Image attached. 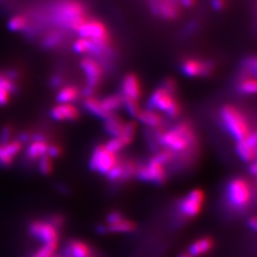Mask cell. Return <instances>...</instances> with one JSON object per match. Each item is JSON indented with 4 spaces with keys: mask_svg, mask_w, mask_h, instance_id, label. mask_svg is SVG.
Here are the masks:
<instances>
[{
    "mask_svg": "<svg viewBox=\"0 0 257 257\" xmlns=\"http://www.w3.org/2000/svg\"><path fill=\"white\" fill-rule=\"evenodd\" d=\"M248 226L253 230H256L257 229V219L255 216H252L249 220H248Z\"/></svg>",
    "mask_w": 257,
    "mask_h": 257,
    "instance_id": "obj_45",
    "label": "cell"
},
{
    "mask_svg": "<svg viewBox=\"0 0 257 257\" xmlns=\"http://www.w3.org/2000/svg\"><path fill=\"white\" fill-rule=\"evenodd\" d=\"M211 4L215 11H222L226 6V0H211Z\"/></svg>",
    "mask_w": 257,
    "mask_h": 257,
    "instance_id": "obj_42",
    "label": "cell"
},
{
    "mask_svg": "<svg viewBox=\"0 0 257 257\" xmlns=\"http://www.w3.org/2000/svg\"><path fill=\"white\" fill-rule=\"evenodd\" d=\"M195 141L193 131L188 125L181 124L170 128L158 137V142L167 151L182 153L192 147Z\"/></svg>",
    "mask_w": 257,
    "mask_h": 257,
    "instance_id": "obj_1",
    "label": "cell"
},
{
    "mask_svg": "<svg viewBox=\"0 0 257 257\" xmlns=\"http://www.w3.org/2000/svg\"><path fill=\"white\" fill-rule=\"evenodd\" d=\"M123 98L138 101L141 95V85L139 79L135 74H128L122 81Z\"/></svg>",
    "mask_w": 257,
    "mask_h": 257,
    "instance_id": "obj_14",
    "label": "cell"
},
{
    "mask_svg": "<svg viewBox=\"0 0 257 257\" xmlns=\"http://www.w3.org/2000/svg\"><path fill=\"white\" fill-rule=\"evenodd\" d=\"M248 146L252 148V149H255L256 150V144H257V137L256 133L255 132H250L248 135V137L244 139Z\"/></svg>",
    "mask_w": 257,
    "mask_h": 257,
    "instance_id": "obj_39",
    "label": "cell"
},
{
    "mask_svg": "<svg viewBox=\"0 0 257 257\" xmlns=\"http://www.w3.org/2000/svg\"><path fill=\"white\" fill-rule=\"evenodd\" d=\"M65 255L69 257H90L91 250L83 242L73 241L69 244Z\"/></svg>",
    "mask_w": 257,
    "mask_h": 257,
    "instance_id": "obj_21",
    "label": "cell"
},
{
    "mask_svg": "<svg viewBox=\"0 0 257 257\" xmlns=\"http://www.w3.org/2000/svg\"><path fill=\"white\" fill-rule=\"evenodd\" d=\"M104 147L106 148L111 154L116 155L123 148L125 147V145H124L123 142L120 140L119 138H111V139H110V140L104 145Z\"/></svg>",
    "mask_w": 257,
    "mask_h": 257,
    "instance_id": "obj_32",
    "label": "cell"
},
{
    "mask_svg": "<svg viewBox=\"0 0 257 257\" xmlns=\"http://www.w3.org/2000/svg\"><path fill=\"white\" fill-rule=\"evenodd\" d=\"M80 67L87 78V86L95 88V86L101 80L103 74L101 66L95 59L87 56L80 61Z\"/></svg>",
    "mask_w": 257,
    "mask_h": 257,
    "instance_id": "obj_12",
    "label": "cell"
},
{
    "mask_svg": "<svg viewBox=\"0 0 257 257\" xmlns=\"http://www.w3.org/2000/svg\"><path fill=\"white\" fill-rule=\"evenodd\" d=\"M29 20L26 17L18 15L13 17L8 22V29L12 32H21L28 27Z\"/></svg>",
    "mask_w": 257,
    "mask_h": 257,
    "instance_id": "obj_27",
    "label": "cell"
},
{
    "mask_svg": "<svg viewBox=\"0 0 257 257\" xmlns=\"http://www.w3.org/2000/svg\"><path fill=\"white\" fill-rule=\"evenodd\" d=\"M51 84H52V86L55 87V88L60 87L61 84H62V78H61L60 76H58V75H55V76H54V77L52 78Z\"/></svg>",
    "mask_w": 257,
    "mask_h": 257,
    "instance_id": "obj_43",
    "label": "cell"
},
{
    "mask_svg": "<svg viewBox=\"0 0 257 257\" xmlns=\"http://www.w3.org/2000/svg\"><path fill=\"white\" fill-rule=\"evenodd\" d=\"M38 170L42 175H50L53 171V159L47 155L40 157L38 159Z\"/></svg>",
    "mask_w": 257,
    "mask_h": 257,
    "instance_id": "obj_30",
    "label": "cell"
},
{
    "mask_svg": "<svg viewBox=\"0 0 257 257\" xmlns=\"http://www.w3.org/2000/svg\"><path fill=\"white\" fill-rule=\"evenodd\" d=\"M124 98L122 95L119 94H113L110 95L103 100L100 101L101 103L102 109L108 114H112L114 110H118L120 107L123 105Z\"/></svg>",
    "mask_w": 257,
    "mask_h": 257,
    "instance_id": "obj_22",
    "label": "cell"
},
{
    "mask_svg": "<svg viewBox=\"0 0 257 257\" xmlns=\"http://www.w3.org/2000/svg\"><path fill=\"white\" fill-rule=\"evenodd\" d=\"M227 196L230 205L236 209L245 208L251 198V190L248 182L242 178L231 180L227 187Z\"/></svg>",
    "mask_w": 257,
    "mask_h": 257,
    "instance_id": "obj_5",
    "label": "cell"
},
{
    "mask_svg": "<svg viewBox=\"0 0 257 257\" xmlns=\"http://www.w3.org/2000/svg\"><path fill=\"white\" fill-rule=\"evenodd\" d=\"M179 113H180V106H179V104L177 103V101L175 102L174 105L169 110H167V112H166V114L169 117H171V118L177 117L179 115Z\"/></svg>",
    "mask_w": 257,
    "mask_h": 257,
    "instance_id": "obj_37",
    "label": "cell"
},
{
    "mask_svg": "<svg viewBox=\"0 0 257 257\" xmlns=\"http://www.w3.org/2000/svg\"><path fill=\"white\" fill-rule=\"evenodd\" d=\"M205 195L201 190L195 189L188 193L179 205V210L186 217H194L202 210Z\"/></svg>",
    "mask_w": 257,
    "mask_h": 257,
    "instance_id": "obj_8",
    "label": "cell"
},
{
    "mask_svg": "<svg viewBox=\"0 0 257 257\" xmlns=\"http://www.w3.org/2000/svg\"><path fill=\"white\" fill-rule=\"evenodd\" d=\"M138 119L144 125L151 128H157L162 124V117L156 110H140L138 115Z\"/></svg>",
    "mask_w": 257,
    "mask_h": 257,
    "instance_id": "obj_17",
    "label": "cell"
},
{
    "mask_svg": "<svg viewBox=\"0 0 257 257\" xmlns=\"http://www.w3.org/2000/svg\"><path fill=\"white\" fill-rule=\"evenodd\" d=\"M123 105H124V107H125V109L127 110V112H128L130 116L138 117V113L141 110L140 108H139L138 101L131 100V99H125L124 98Z\"/></svg>",
    "mask_w": 257,
    "mask_h": 257,
    "instance_id": "obj_33",
    "label": "cell"
},
{
    "mask_svg": "<svg viewBox=\"0 0 257 257\" xmlns=\"http://www.w3.org/2000/svg\"><path fill=\"white\" fill-rule=\"evenodd\" d=\"M87 9L76 0H67L60 3L55 9V21L62 27L76 31L85 20H87Z\"/></svg>",
    "mask_w": 257,
    "mask_h": 257,
    "instance_id": "obj_2",
    "label": "cell"
},
{
    "mask_svg": "<svg viewBox=\"0 0 257 257\" xmlns=\"http://www.w3.org/2000/svg\"><path fill=\"white\" fill-rule=\"evenodd\" d=\"M240 92L244 94H254L257 91V83L254 77L243 79L238 86Z\"/></svg>",
    "mask_w": 257,
    "mask_h": 257,
    "instance_id": "obj_28",
    "label": "cell"
},
{
    "mask_svg": "<svg viewBox=\"0 0 257 257\" xmlns=\"http://www.w3.org/2000/svg\"><path fill=\"white\" fill-rule=\"evenodd\" d=\"M107 229L110 232H130L136 229V225L134 222L123 218L114 224L107 225Z\"/></svg>",
    "mask_w": 257,
    "mask_h": 257,
    "instance_id": "obj_26",
    "label": "cell"
},
{
    "mask_svg": "<svg viewBox=\"0 0 257 257\" xmlns=\"http://www.w3.org/2000/svg\"><path fill=\"white\" fill-rule=\"evenodd\" d=\"M179 257H192L191 256V255H189V254H188V253H186V254H181V255H180V256Z\"/></svg>",
    "mask_w": 257,
    "mask_h": 257,
    "instance_id": "obj_48",
    "label": "cell"
},
{
    "mask_svg": "<svg viewBox=\"0 0 257 257\" xmlns=\"http://www.w3.org/2000/svg\"><path fill=\"white\" fill-rule=\"evenodd\" d=\"M235 151L244 162H251L255 158V149L248 146L245 140L238 141L235 144Z\"/></svg>",
    "mask_w": 257,
    "mask_h": 257,
    "instance_id": "obj_23",
    "label": "cell"
},
{
    "mask_svg": "<svg viewBox=\"0 0 257 257\" xmlns=\"http://www.w3.org/2000/svg\"><path fill=\"white\" fill-rule=\"evenodd\" d=\"M175 102H176V100L174 97V92L168 91L163 86L156 89V91L153 92L148 102V107L149 110H160L167 112V110L174 105Z\"/></svg>",
    "mask_w": 257,
    "mask_h": 257,
    "instance_id": "obj_10",
    "label": "cell"
},
{
    "mask_svg": "<svg viewBox=\"0 0 257 257\" xmlns=\"http://www.w3.org/2000/svg\"><path fill=\"white\" fill-rule=\"evenodd\" d=\"M61 154V150L60 148L56 145H49L48 148V152H47V156H50L52 159L58 157Z\"/></svg>",
    "mask_w": 257,
    "mask_h": 257,
    "instance_id": "obj_40",
    "label": "cell"
},
{
    "mask_svg": "<svg viewBox=\"0 0 257 257\" xmlns=\"http://www.w3.org/2000/svg\"><path fill=\"white\" fill-rule=\"evenodd\" d=\"M105 120V131L111 138H119L124 127V122L116 115L110 114Z\"/></svg>",
    "mask_w": 257,
    "mask_h": 257,
    "instance_id": "obj_20",
    "label": "cell"
},
{
    "mask_svg": "<svg viewBox=\"0 0 257 257\" xmlns=\"http://www.w3.org/2000/svg\"><path fill=\"white\" fill-rule=\"evenodd\" d=\"M49 144L46 140L42 141H31L28 146L26 155L31 161L38 160L40 157L47 155Z\"/></svg>",
    "mask_w": 257,
    "mask_h": 257,
    "instance_id": "obj_16",
    "label": "cell"
},
{
    "mask_svg": "<svg viewBox=\"0 0 257 257\" xmlns=\"http://www.w3.org/2000/svg\"><path fill=\"white\" fill-rule=\"evenodd\" d=\"M73 49L76 54H91L96 56H102L109 53L110 45L102 44L87 38H79L74 42Z\"/></svg>",
    "mask_w": 257,
    "mask_h": 257,
    "instance_id": "obj_11",
    "label": "cell"
},
{
    "mask_svg": "<svg viewBox=\"0 0 257 257\" xmlns=\"http://www.w3.org/2000/svg\"><path fill=\"white\" fill-rule=\"evenodd\" d=\"M220 117L225 128L236 142L244 140L250 133L246 117L235 107L224 106L220 110Z\"/></svg>",
    "mask_w": 257,
    "mask_h": 257,
    "instance_id": "obj_3",
    "label": "cell"
},
{
    "mask_svg": "<svg viewBox=\"0 0 257 257\" xmlns=\"http://www.w3.org/2000/svg\"><path fill=\"white\" fill-rule=\"evenodd\" d=\"M84 106H85L87 110H89L92 114H93L96 117H99L102 119H106L110 115V114L106 113L104 110L102 109L100 100H97L96 98H94L92 96L86 98V100L84 102Z\"/></svg>",
    "mask_w": 257,
    "mask_h": 257,
    "instance_id": "obj_24",
    "label": "cell"
},
{
    "mask_svg": "<svg viewBox=\"0 0 257 257\" xmlns=\"http://www.w3.org/2000/svg\"><path fill=\"white\" fill-rule=\"evenodd\" d=\"M136 133H137V124L134 121L125 123L120 135V140L123 142L125 146H128L133 142L134 138L136 137Z\"/></svg>",
    "mask_w": 257,
    "mask_h": 257,
    "instance_id": "obj_25",
    "label": "cell"
},
{
    "mask_svg": "<svg viewBox=\"0 0 257 257\" xmlns=\"http://www.w3.org/2000/svg\"><path fill=\"white\" fill-rule=\"evenodd\" d=\"M107 231H108V229H107V226H105V225H99L97 227V232H99V233H106Z\"/></svg>",
    "mask_w": 257,
    "mask_h": 257,
    "instance_id": "obj_46",
    "label": "cell"
},
{
    "mask_svg": "<svg viewBox=\"0 0 257 257\" xmlns=\"http://www.w3.org/2000/svg\"><path fill=\"white\" fill-rule=\"evenodd\" d=\"M30 233L40 240L44 245H57L58 244V231L51 222L34 221L29 225Z\"/></svg>",
    "mask_w": 257,
    "mask_h": 257,
    "instance_id": "obj_7",
    "label": "cell"
},
{
    "mask_svg": "<svg viewBox=\"0 0 257 257\" xmlns=\"http://www.w3.org/2000/svg\"><path fill=\"white\" fill-rule=\"evenodd\" d=\"M116 163V155L111 154L103 145L95 148L92 152L90 159V168L100 175H106Z\"/></svg>",
    "mask_w": 257,
    "mask_h": 257,
    "instance_id": "obj_6",
    "label": "cell"
},
{
    "mask_svg": "<svg viewBox=\"0 0 257 257\" xmlns=\"http://www.w3.org/2000/svg\"><path fill=\"white\" fill-rule=\"evenodd\" d=\"M178 1L186 8H192L195 5V2H196V0H178Z\"/></svg>",
    "mask_w": 257,
    "mask_h": 257,
    "instance_id": "obj_44",
    "label": "cell"
},
{
    "mask_svg": "<svg viewBox=\"0 0 257 257\" xmlns=\"http://www.w3.org/2000/svg\"><path fill=\"white\" fill-rule=\"evenodd\" d=\"M57 245H44L40 249H38L37 253L32 257H54L55 249Z\"/></svg>",
    "mask_w": 257,
    "mask_h": 257,
    "instance_id": "obj_34",
    "label": "cell"
},
{
    "mask_svg": "<svg viewBox=\"0 0 257 257\" xmlns=\"http://www.w3.org/2000/svg\"><path fill=\"white\" fill-rule=\"evenodd\" d=\"M51 116L56 121H74L79 116V110L73 104H58L51 110Z\"/></svg>",
    "mask_w": 257,
    "mask_h": 257,
    "instance_id": "obj_15",
    "label": "cell"
},
{
    "mask_svg": "<svg viewBox=\"0 0 257 257\" xmlns=\"http://www.w3.org/2000/svg\"><path fill=\"white\" fill-rule=\"evenodd\" d=\"M79 90L74 86H66L56 95V100L59 104H72L79 97Z\"/></svg>",
    "mask_w": 257,
    "mask_h": 257,
    "instance_id": "obj_19",
    "label": "cell"
},
{
    "mask_svg": "<svg viewBox=\"0 0 257 257\" xmlns=\"http://www.w3.org/2000/svg\"><path fill=\"white\" fill-rule=\"evenodd\" d=\"M14 160L15 158L10 156L4 150L3 146L0 144V166L4 168H8L14 163Z\"/></svg>",
    "mask_w": 257,
    "mask_h": 257,
    "instance_id": "obj_35",
    "label": "cell"
},
{
    "mask_svg": "<svg viewBox=\"0 0 257 257\" xmlns=\"http://www.w3.org/2000/svg\"><path fill=\"white\" fill-rule=\"evenodd\" d=\"M62 40H63V36L60 33L55 32L53 34H50L49 36L45 37L43 44L48 49H52V48L58 46L62 42Z\"/></svg>",
    "mask_w": 257,
    "mask_h": 257,
    "instance_id": "obj_31",
    "label": "cell"
},
{
    "mask_svg": "<svg viewBox=\"0 0 257 257\" xmlns=\"http://www.w3.org/2000/svg\"><path fill=\"white\" fill-rule=\"evenodd\" d=\"M80 38L91 39L102 44L110 45V37L105 24L96 19H87L75 31Z\"/></svg>",
    "mask_w": 257,
    "mask_h": 257,
    "instance_id": "obj_4",
    "label": "cell"
},
{
    "mask_svg": "<svg viewBox=\"0 0 257 257\" xmlns=\"http://www.w3.org/2000/svg\"><path fill=\"white\" fill-rule=\"evenodd\" d=\"M0 88L8 91L11 94H18L19 92V88L17 82L11 80L4 73H0Z\"/></svg>",
    "mask_w": 257,
    "mask_h": 257,
    "instance_id": "obj_29",
    "label": "cell"
},
{
    "mask_svg": "<svg viewBox=\"0 0 257 257\" xmlns=\"http://www.w3.org/2000/svg\"><path fill=\"white\" fill-rule=\"evenodd\" d=\"M12 136H13V128L9 125L4 126L1 130V133H0V142H1V144H5V143H8L9 141H11Z\"/></svg>",
    "mask_w": 257,
    "mask_h": 257,
    "instance_id": "obj_36",
    "label": "cell"
},
{
    "mask_svg": "<svg viewBox=\"0 0 257 257\" xmlns=\"http://www.w3.org/2000/svg\"><path fill=\"white\" fill-rule=\"evenodd\" d=\"M249 171H250V173L252 174L253 175H256L257 172V165L255 162H253L251 166H250V169H249Z\"/></svg>",
    "mask_w": 257,
    "mask_h": 257,
    "instance_id": "obj_47",
    "label": "cell"
},
{
    "mask_svg": "<svg viewBox=\"0 0 257 257\" xmlns=\"http://www.w3.org/2000/svg\"><path fill=\"white\" fill-rule=\"evenodd\" d=\"M11 93L8 91L0 88V106H4L10 101Z\"/></svg>",
    "mask_w": 257,
    "mask_h": 257,
    "instance_id": "obj_41",
    "label": "cell"
},
{
    "mask_svg": "<svg viewBox=\"0 0 257 257\" xmlns=\"http://www.w3.org/2000/svg\"><path fill=\"white\" fill-rule=\"evenodd\" d=\"M212 247V240L209 237L198 239L190 246L188 254L192 257H197L208 252Z\"/></svg>",
    "mask_w": 257,
    "mask_h": 257,
    "instance_id": "obj_18",
    "label": "cell"
},
{
    "mask_svg": "<svg viewBox=\"0 0 257 257\" xmlns=\"http://www.w3.org/2000/svg\"><path fill=\"white\" fill-rule=\"evenodd\" d=\"M165 165L159 163L154 157L149 161L147 165L141 167L138 170V176L139 179L152 183L160 184L165 181Z\"/></svg>",
    "mask_w": 257,
    "mask_h": 257,
    "instance_id": "obj_9",
    "label": "cell"
},
{
    "mask_svg": "<svg viewBox=\"0 0 257 257\" xmlns=\"http://www.w3.org/2000/svg\"><path fill=\"white\" fill-rule=\"evenodd\" d=\"M123 218H124V216L120 212H118V211H112L108 215L107 222H108V225H110V224H114V223L118 222V221L123 219Z\"/></svg>",
    "mask_w": 257,
    "mask_h": 257,
    "instance_id": "obj_38",
    "label": "cell"
},
{
    "mask_svg": "<svg viewBox=\"0 0 257 257\" xmlns=\"http://www.w3.org/2000/svg\"><path fill=\"white\" fill-rule=\"evenodd\" d=\"M212 65L209 61H201L193 58L186 59L182 63L181 70L185 75L189 77L205 76L211 72Z\"/></svg>",
    "mask_w": 257,
    "mask_h": 257,
    "instance_id": "obj_13",
    "label": "cell"
}]
</instances>
